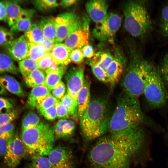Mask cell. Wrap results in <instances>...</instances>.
I'll return each mask as SVG.
<instances>
[{
    "instance_id": "6da1fadb",
    "label": "cell",
    "mask_w": 168,
    "mask_h": 168,
    "mask_svg": "<svg viewBox=\"0 0 168 168\" xmlns=\"http://www.w3.org/2000/svg\"><path fill=\"white\" fill-rule=\"evenodd\" d=\"M149 138L141 128L100 138L90 150L87 168H131L140 156L147 158Z\"/></svg>"
},
{
    "instance_id": "7a4b0ae2",
    "label": "cell",
    "mask_w": 168,
    "mask_h": 168,
    "mask_svg": "<svg viewBox=\"0 0 168 168\" xmlns=\"http://www.w3.org/2000/svg\"><path fill=\"white\" fill-rule=\"evenodd\" d=\"M144 125L156 132L164 131L162 128L144 114L138 99L123 92L119 97L115 109L110 117L108 130L110 134L123 133Z\"/></svg>"
},
{
    "instance_id": "3957f363",
    "label": "cell",
    "mask_w": 168,
    "mask_h": 168,
    "mask_svg": "<svg viewBox=\"0 0 168 168\" xmlns=\"http://www.w3.org/2000/svg\"><path fill=\"white\" fill-rule=\"evenodd\" d=\"M110 117L108 102L105 99L99 97L91 100L79 119L82 135L86 142L98 138L107 131Z\"/></svg>"
},
{
    "instance_id": "277c9868",
    "label": "cell",
    "mask_w": 168,
    "mask_h": 168,
    "mask_svg": "<svg viewBox=\"0 0 168 168\" xmlns=\"http://www.w3.org/2000/svg\"><path fill=\"white\" fill-rule=\"evenodd\" d=\"M155 65L138 53H133L122 77L123 92L138 99L143 94L147 77Z\"/></svg>"
},
{
    "instance_id": "5b68a950",
    "label": "cell",
    "mask_w": 168,
    "mask_h": 168,
    "mask_svg": "<svg viewBox=\"0 0 168 168\" xmlns=\"http://www.w3.org/2000/svg\"><path fill=\"white\" fill-rule=\"evenodd\" d=\"M123 11L125 28L132 36L142 39L150 34L153 24L143 1H129L124 5Z\"/></svg>"
},
{
    "instance_id": "8992f818",
    "label": "cell",
    "mask_w": 168,
    "mask_h": 168,
    "mask_svg": "<svg viewBox=\"0 0 168 168\" xmlns=\"http://www.w3.org/2000/svg\"><path fill=\"white\" fill-rule=\"evenodd\" d=\"M20 138L26 152L32 157L48 155L54 148L55 138L53 128L43 122L22 130Z\"/></svg>"
},
{
    "instance_id": "52a82bcc",
    "label": "cell",
    "mask_w": 168,
    "mask_h": 168,
    "mask_svg": "<svg viewBox=\"0 0 168 168\" xmlns=\"http://www.w3.org/2000/svg\"><path fill=\"white\" fill-rule=\"evenodd\" d=\"M161 76L159 66L156 65L148 74L143 94L148 110L162 108L168 103V91Z\"/></svg>"
},
{
    "instance_id": "ba28073f",
    "label": "cell",
    "mask_w": 168,
    "mask_h": 168,
    "mask_svg": "<svg viewBox=\"0 0 168 168\" xmlns=\"http://www.w3.org/2000/svg\"><path fill=\"white\" fill-rule=\"evenodd\" d=\"M121 22V18L117 14L113 12L108 14L102 21L96 24L93 31V35L101 41L109 40L115 35Z\"/></svg>"
},
{
    "instance_id": "9c48e42d",
    "label": "cell",
    "mask_w": 168,
    "mask_h": 168,
    "mask_svg": "<svg viewBox=\"0 0 168 168\" xmlns=\"http://www.w3.org/2000/svg\"><path fill=\"white\" fill-rule=\"evenodd\" d=\"M89 20L86 17L81 20L65 39L64 44L72 50L81 49L89 44Z\"/></svg>"
},
{
    "instance_id": "30bf717a",
    "label": "cell",
    "mask_w": 168,
    "mask_h": 168,
    "mask_svg": "<svg viewBox=\"0 0 168 168\" xmlns=\"http://www.w3.org/2000/svg\"><path fill=\"white\" fill-rule=\"evenodd\" d=\"M26 152L25 146L20 137L16 133L14 137L7 142L4 161L10 168H15L20 163Z\"/></svg>"
},
{
    "instance_id": "8fae6325",
    "label": "cell",
    "mask_w": 168,
    "mask_h": 168,
    "mask_svg": "<svg viewBox=\"0 0 168 168\" xmlns=\"http://www.w3.org/2000/svg\"><path fill=\"white\" fill-rule=\"evenodd\" d=\"M81 21L75 13L71 12L61 13L55 17L57 42L64 40Z\"/></svg>"
},
{
    "instance_id": "7c38bea8",
    "label": "cell",
    "mask_w": 168,
    "mask_h": 168,
    "mask_svg": "<svg viewBox=\"0 0 168 168\" xmlns=\"http://www.w3.org/2000/svg\"><path fill=\"white\" fill-rule=\"evenodd\" d=\"M48 156L50 168H74L73 154L68 148L58 146L54 148Z\"/></svg>"
},
{
    "instance_id": "4fadbf2b",
    "label": "cell",
    "mask_w": 168,
    "mask_h": 168,
    "mask_svg": "<svg viewBox=\"0 0 168 168\" xmlns=\"http://www.w3.org/2000/svg\"><path fill=\"white\" fill-rule=\"evenodd\" d=\"M85 79L84 68L82 66L71 67L66 72L65 80L67 92L76 101L77 94L83 85Z\"/></svg>"
},
{
    "instance_id": "5bb4252c",
    "label": "cell",
    "mask_w": 168,
    "mask_h": 168,
    "mask_svg": "<svg viewBox=\"0 0 168 168\" xmlns=\"http://www.w3.org/2000/svg\"><path fill=\"white\" fill-rule=\"evenodd\" d=\"M113 57V60L105 69L111 87L119 82L126 67V59L121 50H115Z\"/></svg>"
},
{
    "instance_id": "9a60e30c",
    "label": "cell",
    "mask_w": 168,
    "mask_h": 168,
    "mask_svg": "<svg viewBox=\"0 0 168 168\" xmlns=\"http://www.w3.org/2000/svg\"><path fill=\"white\" fill-rule=\"evenodd\" d=\"M9 56L19 62L28 58L29 42L24 35L14 39L4 46Z\"/></svg>"
},
{
    "instance_id": "2e32d148",
    "label": "cell",
    "mask_w": 168,
    "mask_h": 168,
    "mask_svg": "<svg viewBox=\"0 0 168 168\" xmlns=\"http://www.w3.org/2000/svg\"><path fill=\"white\" fill-rule=\"evenodd\" d=\"M87 13L96 24L102 21L108 14V5L104 0H91L86 4Z\"/></svg>"
},
{
    "instance_id": "e0dca14e",
    "label": "cell",
    "mask_w": 168,
    "mask_h": 168,
    "mask_svg": "<svg viewBox=\"0 0 168 168\" xmlns=\"http://www.w3.org/2000/svg\"><path fill=\"white\" fill-rule=\"evenodd\" d=\"M6 8L5 20L11 27L19 19L24 16L34 14L33 10L22 8L16 2L10 1L4 2Z\"/></svg>"
},
{
    "instance_id": "ac0fdd59",
    "label": "cell",
    "mask_w": 168,
    "mask_h": 168,
    "mask_svg": "<svg viewBox=\"0 0 168 168\" xmlns=\"http://www.w3.org/2000/svg\"><path fill=\"white\" fill-rule=\"evenodd\" d=\"M75 128V123L72 120H58L53 128L55 139H67L71 138L73 135Z\"/></svg>"
},
{
    "instance_id": "d6986e66",
    "label": "cell",
    "mask_w": 168,
    "mask_h": 168,
    "mask_svg": "<svg viewBox=\"0 0 168 168\" xmlns=\"http://www.w3.org/2000/svg\"><path fill=\"white\" fill-rule=\"evenodd\" d=\"M72 51L64 43H60L55 44L49 53L56 65L66 66L71 62Z\"/></svg>"
},
{
    "instance_id": "ffe728a7",
    "label": "cell",
    "mask_w": 168,
    "mask_h": 168,
    "mask_svg": "<svg viewBox=\"0 0 168 168\" xmlns=\"http://www.w3.org/2000/svg\"><path fill=\"white\" fill-rule=\"evenodd\" d=\"M66 70V66L55 65L45 70L46 76L44 85L50 91L56 86Z\"/></svg>"
},
{
    "instance_id": "44dd1931",
    "label": "cell",
    "mask_w": 168,
    "mask_h": 168,
    "mask_svg": "<svg viewBox=\"0 0 168 168\" xmlns=\"http://www.w3.org/2000/svg\"><path fill=\"white\" fill-rule=\"evenodd\" d=\"M90 83L85 78L83 85L79 91L77 98L79 120L82 118L91 101Z\"/></svg>"
},
{
    "instance_id": "7402d4cb",
    "label": "cell",
    "mask_w": 168,
    "mask_h": 168,
    "mask_svg": "<svg viewBox=\"0 0 168 168\" xmlns=\"http://www.w3.org/2000/svg\"><path fill=\"white\" fill-rule=\"evenodd\" d=\"M50 92V91L44 85H40L33 88L26 101L27 107L31 109L36 108L44 98L51 94Z\"/></svg>"
},
{
    "instance_id": "603a6c76",
    "label": "cell",
    "mask_w": 168,
    "mask_h": 168,
    "mask_svg": "<svg viewBox=\"0 0 168 168\" xmlns=\"http://www.w3.org/2000/svg\"><path fill=\"white\" fill-rule=\"evenodd\" d=\"M0 84L11 93L23 97L25 93L17 81L12 76L7 75H0Z\"/></svg>"
},
{
    "instance_id": "cb8c5ba5",
    "label": "cell",
    "mask_w": 168,
    "mask_h": 168,
    "mask_svg": "<svg viewBox=\"0 0 168 168\" xmlns=\"http://www.w3.org/2000/svg\"><path fill=\"white\" fill-rule=\"evenodd\" d=\"M39 24L45 38L57 42L55 17L51 16L44 17Z\"/></svg>"
},
{
    "instance_id": "d4e9b609",
    "label": "cell",
    "mask_w": 168,
    "mask_h": 168,
    "mask_svg": "<svg viewBox=\"0 0 168 168\" xmlns=\"http://www.w3.org/2000/svg\"><path fill=\"white\" fill-rule=\"evenodd\" d=\"M45 77L42 70L37 69L34 70L27 76L23 78L27 86L33 88L40 85H44Z\"/></svg>"
},
{
    "instance_id": "484cf974",
    "label": "cell",
    "mask_w": 168,
    "mask_h": 168,
    "mask_svg": "<svg viewBox=\"0 0 168 168\" xmlns=\"http://www.w3.org/2000/svg\"><path fill=\"white\" fill-rule=\"evenodd\" d=\"M61 102L67 109L70 118L75 121H78L79 118L77 101L67 92L61 99Z\"/></svg>"
},
{
    "instance_id": "4316f807",
    "label": "cell",
    "mask_w": 168,
    "mask_h": 168,
    "mask_svg": "<svg viewBox=\"0 0 168 168\" xmlns=\"http://www.w3.org/2000/svg\"><path fill=\"white\" fill-rule=\"evenodd\" d=\"M24 35L29 42L31 43H40L45 38L39 24L36 23L32 24L29 29L25 32Z\"/></svg>"
},
{
    "instance_id": "83f0119b",
    "label": "cell",
    "mask_w": 168,
    "mask_h": 168,
    "mask_svg": "<svg viewBox=\"0 0 168 168\" xmlns=\"http://www.w3.org/2000/svg\"><path fill=\"white\" fill-rule=\"evenodd\" d=\"M18 69L12 58L7 54L0 53V72L16 74Z\"/></svg>"
},
{
    "instance_id": "f1b7e54d",
    "label": "cell",
    "mask_w": 168,
    "mask_h": 168,
    "mask_svg": "<svg viewBox=\"0 0 168 168\" xmlns=\"http://www.w3.org/2000/svg\"><path fill=\"white\" fill-rule=\"evenodd\" d=\"M18 65L19 70L23 77L27 76L35 69H39L37 61L29 58L19 62Z\"/></svg>"
},
{
    "instance_id": "f546056e",
    "label": "cell",
    "mask_w": 168,
    "mask_h": 168,
    "mask_svg": "<svg viewBox=\"0 0 168 168\" xmlns=\"http://www.w3.org/2000/svg\"><path fill=\"white\" fill-rule=\"evenodd\" d=\"M33 14L28 15L19 19L11 27L10 31L12 33L27 31L32 25L31 18Z\"/></svg>"
},
{
    "instance_id": "4dcf8cb0",
    "label": "cell",
    "mask_w": 168,
    "mask_h": 168,
    "mask_svg": "<svg viewBox=\"0 0 168 168\" xmlns=\"http://www.w3.org/2000/svg\"><path fill=\"white\" fill-rule=\"evenodd\" d=\"M41 122L40 117L35 112L29 111L24 115L22 119V130L36 126Z\"/></svg>"
},
{
    "instance_id": "1f68e13d",
    "label": "cell",
    "mask_w": 168,
    "mask_h": 168,
    "mask_svg": "<svg viewBox=\"0 0 168 168\" xmlns=\"http://www.w3.org/2000/svg\"><path fill=\"white\" fill-rule=\"evenodd\" d=\"M114 57L107 51L99 52L95 54L90 61L96 63L105 70L113 60Z\"/></svg>"
},
{
    "instance_id": "d6a6232c",
    "label": "cell",
    "mask_w": 168,
    "mask_h": 168,
    "mask_svg": "<svg viewBox=\"0 0 168 168\" xmlns=\"http://www.w3.org/2000/svg\"><path fill=\"white\" fill-rule=\"evenodd\" d=\"M47 53L43 46L40 43L29 42L28 58L38 61Z\"/></svg>"
},
{
    "instance_id": "836d02e7",
    "label": "cell",
    "mask_w": 168,
    "mask_h": 168,
    "mask_svg": "<svg viewBox=\"0 0 168 168\" xmlns=\"http://www.w3.org/2000/svg\"><path fill=\"white\" fill-rule=\"evenodd\" d=\"M32 2L38 10L43 12L51 10L58 5L57 0H36Z\"/></svg>"
},
{
    "instance_id": "e575fe53",
    "label": "cell",
    "mask_w": 168,
    "mask_h": 168,
    "mask_svg": "<svg viewBox=\"0 0 168 168\" xmlns=\"http://www.w3.org/2000/svg\"><path fill=\"white\" fill-rule=\"evenodd\" d=\"M159 29L161 34L168 38V4L165 6L161 10Z\"/></svg>"
},
{
    "instance_id": "d590c367",
    "label": "cell",
    "mask_w": 168,
    "mask_h": 168,
    "mask_svg": "<svg viewBox=\"0 0 168 168\" xmlns=\"http://www.w3.org/2000/svg\"><path fill=\"white\" fill-rule=\"evenodd\" d=\"M89 64L93 74L98 80L105 84H110L108 78L104 69L94 62L90 61Z\"/></svg>"
},
{
    "instance_id": "8d00e7d4",
    "label": "cell",
    "mask_w": 168,
    "mask_h": 168,
    "mask_svg": "<svg viewBox=\"0 0 168 168\" xmlns=\"http://www.w3.org/2000/svg\"><path fill=\"white\" fill-rule=\"evenodd\" d=\"M25 168H50L48 157L45 156L33 157L30 162Z\"/></svg>"
},
{
    "instance_id": "74e56055",
    "label": "cell",
    "mask_w": 168,
    "mask_h": 168,
    "mask_svg": "<svg viewBox=\"0 0 168 168\" xmlns=\"http://www.w3.org/2000/svg\"><path fill=\"white\" fill-rule=\"evenodd\" d=\"M15 133V126L12 122L0 127V138L7 142L13 138Z\"/></svg>"
},
{
    "instance_id": "f35d334b",
    "label": "cell",
    "mask_w": 168,
    "mask_h": 168,
    "mask_svg": "<svg viewBox=\"0 0 168 168\" xmlns=\"http://www.w3.org/2000/svg\"><path fill=\"white\" fill-rule=\"evenodd\" d=\"M39 69L42 70H46L56 64L49 52L46 54L37 61Z\"/></svg>"
},
{
    "instance_id": "ab89813d",
    "label": "cell",
    "mask_w": 168,
    "mask_h": 168,
    "mask_svg": "<svg viewBox=\"0 0 168 168\" xmlns=\"http://www.w3.org/2000/svg\"><path fill=\"white\" fill-rule=\"evenodd\" d=\"M58 100L51 94L46 96L37 106L36 108L39 112L51 107L54 106Z\"/></svg>"
},
{
    "instance_id": "60d3db41",
    "label": "cell",
    "mask_w": 168,
    "mask_h": 168,
    "mask_svg": "<svg viewBox=\"0 0 168 168\" xmlns=\"http://www.w3.org/2000/svg\"><path fill=\"white\" fill-rule=\"evenodd\" d=\"M159 67L162 77L168 87V53L164 55Z\"/></svg>"
},
{
    "instance_id": "b9f144b4",
    "label": "cell",
    "mask_w": 168,
    "mask_h": 168,
    "mask_svg": "<svg viewBox=\"0 0 168 168\" xmlns=\"http://www.w3.org/2000/svg\"><path fill=\"white\" fill-rule=\"evenodd\" d=\"M14 39L13 33L10 30L0 26V46L4 47Z\"/></svg>"
},
{
    "instance_id": "7bdbcfd3",
    "label": "cell",
    "mask_w": 168,
    "mask_h": 168,
    "mask_svg": "<svg viewBox=\"0 0 168 168\" xmlns=\"http://www.w3.org/2000/svg\"><path fill=\"white\" fill-rule=\"evenodd\" d=\"M18 114V112L15 110L9 112L0 114V127L12 122L17 118Z\"/></svg>"
},
{
    "instance_id": "ee69618b",
    "label": "cell",
    "mask_w": 168,
    "mask_h": 168,
    "mask_svg": "<svg viewBox=\"0 0 168 168\" xmlns=\"http://www.w3.org/2000/svg\"><path fill=\"white\" fill-rule=\"evenodd\" d=\"M14 110V104L11 100L0 97V114L9 112Z\"/></svg>"
},
{
    "instance_id": "f6af8a7d",
    "label": "cell",
    "mask_w": 168,
    "mask_h": 168,
    "mask_svg": "<svg viewBox=\"0 0 168 168\" xmlns=\"http://www.w3.org/2000/svg\"><path fill=\"white\" fill-rule=\"evenodd\" d=\"M57 116L59 118L68 119L70 118L68 111L61 101L58 100L55 105Z\"/></svg>"
},
{
    "instance_id": "bcb514c9",
    "label": "cell",
    "mask_w": 168,
    "mask_h": 168,
    "mask_svg": "<svg viewBox=\"0 0 168 168\" xmlns=\"http://www.w3.org/2000/svg\"><path fill=\"white\" fill-rule=\"evenodd\" d=\"M84 57L81 49H76L72 50L70 55L71 62L77 64L82 63L84 61Z\"/></svg>"
},
{
    "instance_id": "7dc6e473",
    "label": "cell",
    "mask_w": 168,
    "mask_h": 168,
    "mask_svg": "<svg viewBox=\"0 0 168 168\" xmlns=\"http://www.w3.org/2000/svg\"><path fill=\"white\" fill-rule=\"evenodd\" d=\"M66 86L61 81L60 82L51 90L52 95L57 100H61L64 96Z\"/></svg>"
},
{
    "instance_id": "c3c4849f",
    "label": "cell",
    "mask_w": 168,
    "mask_h": 168,
    "mask_svg": "<svg viewBox=\"0 0 168 168\" xmlns=\"http://www.w3.org/2000/svg\"><path fill=\"white\" fill-rule=\"evenodd\" d=\"M39 113L46 119L49 120H54L57 117L55 106L51 107Z\"/></svg>"
},
{
    "instance_id": "681fc988",
    "label": "cell",
    "mask_w": 168,
    "mask_h": 168,
    "mask_svg": "<svg viewBox=\"0 0 168 168\" xmlns=\"http://www.w3.org/2000/svg\"><path fill=\"white\" fill-rule=\"evenodd\" d=\"M81 49L85 58H91L95 54L93 47L89 44L83 47Z\"/></svg>"
},
{
    "instance_id": "f907efd6",
    "label": "cell",
    "mask_w": 168,
    "mask_h": 168,
    "mask_svg": "<svg viewBox=\"0 0 168 168\" xmlns=\"http://www.w3.org/2000/svg\"><path fill=\"white\" fill-rule=\"evenodd\" d=\"M57 42L55 41L45 38L40 44L44 47L47 53L49 52Z\"/></svg>"
},
{
    "instance_id": "816d5d0a",
    "label": "cell",
    "mask_w": 168,
    "mask_h": 168,
    "mask_svg": "<svg viewBox=\"0 0 168 168\" xmlns=\"http://www.w3.org/2000/svg\"><path fill=\"white\" fill-rule=\"evenodd\" d=\"M7 141L0 138V156H4L6 150Z\"/></svg>"
},
{
    "instance_id": "f5cc1de1",
    "label": "cell",
    "mask_w": 168,
    "mask_h": 168,
    "mask_svg": "<svg viewBox=\"0 0 168 168\" xmlns=\"http://www.w3.org/2000/svg\"><path fill=\"white\" fill-rule=\"evenodd\" d=\"M77 1L75 0H63L59 3L63 7H67L75 4Z\"/></svg>"
},
{
    "instance_id": "db71d44e",
    "label": "cell",
    "mask_w": 168,
    "mask_h": 168,
    "mask_svg": "<svg viewBox=\"0 0 168 168\" xmlns=\"http://www.w3.org/2000/svg\"><path fill=\"white\" fill-rule=\"evenodd\" d=\"M6 8L4 2H0V20H5Z\"/></svg>"
},
{
    "instance_id": "11a10c76",
    "label": "cell",
    "mask_w": 168,
    "mask_h": 168,
    "mask_svg": "<svg viewBox=\"0 0 168 168\" xmlns=\"http://www.w3.org/2000/svg\"><path fill=\"white\" fill-rule=\"evenodd\" d=\"M6 92L5 89L0 84V95L5 94Z\"/></svg>"
},
{
    "instance_id": "9f6ffc18",
    "label": "cell",
    "mask_w": 168,
    "mask_h": 168,
    "mask_svg": "<svg viewBox=\"0 0 168 168\" xmlns=\"http://www.w3.org/2000/svg\"><path fill=\"white\" fill-rule=\"evenodd\" d=\"M166 138L168 142V123L167 127V131L166 135Z\"/></svg>"
}]
</instances>
